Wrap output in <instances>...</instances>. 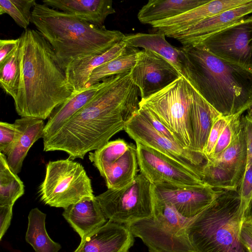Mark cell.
I'll use <instances>...</instances> for the list:
<instances>
[{"mask_svg": "<svg viewBox=\"0 0 252 252\" xmlns=\"http://www.w3.org/2000/svg\"><path fill=\"white\" fill-rule=\"evenodd\" d=\"M140 98L130 71L107 78L92 100L43 141L44 151H62L70 159H83L87 153L100 149L125 129L139 109Z\"/></svg>", "mask_w": 252, "mask_h": 252, "instance_id": "cell-1", "label": "cell"}, {"mask_svg": "<svg viewBox=\"0 0 252 252\" xmlns=\"http://www.w3.org/2000/svg\"><path fill=\"white\" fill-rule=\"evenodd\" d=\"M20 38L21 77L15 108L21 117L44 120L73 90L66 67L38 31L27 29Z\"/></svg>", "mask_w": 252, "mask_h": 252, "instance_id": "cell-2", "label": "cell"}, {"mask_svg": "<svg viewBox=\"0 0 252 252\" xmlns=\"http://www.w3.org/2000/svg\"><path fill=\"white\" fill-rule=\"evenodd\" d=\"M183 76L220 114H242L252 102V71L222 59L200 44L181 48Z\"/></svg>", "mask_w": 252, "mask_h": 252, "instance_id": "cell-3", "label": "cell"}, {"mask_svg": "<svg viewBox=\"0 0 252 252\" xmlns=\"http://www.w3.org/2000/svg\"><path fill=\"white\" fill-rule=\"evenodd\" d=\"M31 22L66 67L74 60L107 51L125 36L119 31L99 27L43 3H36Z\"/></svg>", "mask_w": 252, "mask_h": 252, "instance_id": "cell-4", "label": "cell"}, {"mask_svg": "<svg viewBox=\"0 0 252 252\" xmlns=\"http://www.w3.org/2000/svg\"><path fill=\"white\" fill-rule=\"evenodd\" d=\"M244 217L238 190L222 189L186 226L194 252H251L240 237Z\"/></svg>", "mask_w": 252, "mask_h": 252, "instance_id": "cell-5", "label": "cell"}, {"mask_svg": "<svg viewBox=\"0 0 252 252\" xmlns=\"http://www.w3.org/2000/svg\"><path fill=\"white\" fill-rule=\"evenodd\" d=\"M154 198L153 216L128 225L134 237L140 238L149 252H194L186 232L190 219L154 195Z\"/></svg>", "mask_w": 252, "mask_h": 252, "instance_id": "cell-6", "label": "cell"}, {"mask_svg": "<svg viewBox=\"0 0 252 252\" xmlns=\"http://www.w3.org/2000/svg\"><path fill=\"white\" fill-rule=\"evenodd\" d=\"M192 99L191 85L182 75L161 90L141 99L139 106L151 111L183 146L191 150Z\"/></svg>", "mask_w": 252, "mask_h": 252, "instance_id": "cell-7", "label": "cell"}, {"mask_svg": "<svg viewBox=\"0 0 252 252\" xmlns=\"http://www.w3.org/2000/svg\"><path fill=\"white\" fill-rule=\"evenodd\" d=\"M38 192L45 204L63 209L95 197L91 180L83 165L68 158L47 163Z\"/></svg>", "mask_w": 252, "mask_h": 252, "instance_id": "cell-8", "label": "cell"}, {"mask_svg": "<svg viewBox=\"0 0 252 252\" xmlns=\"http://www.w3.org/2000/svg\"><path fill=\"white\" fill-rule=\"evenodd\" d=\"M109 220L129 224L153 216L154 198L152 184L142 174L119 189H108L95 196Z\"/></svg>", "mask_w": 252, "mask_h": 252, "instance_id": "cell-9", "label": "cell"}, {"mask_svg": "<svg viewBox=\"0 0 252 252\" xmlns=\"http://www.w3.org/2000/svg\"><path fill=\"white\" fill-rule=\"evenodd\" d=\"M89 158L104 178L108 189L131 184L138 171L136 146L118 139L89 154Z\"/></svg>", "mask_w": 252, "mask_h": 252, "instance_id": "cell-10", "label": "cell"}, {"mask_svg": "<svg viewBox=\"0 0 252 252\" xmlns=\"http://www.w3.org/2000/svg\"><path fill=\"white\" fill-rule=\"evenodd\" d=\"M125 131L136 143L151 148L176 160L201 178L204 156L185 148L158 132L139 111L132 117Z\"/></svg>", "mask_w": 252, "mask_h": 252, "instance_id": "cell-11", "label": "cell"}, {"mask_svg": "<svg viewBox=\"0 0 252 252\" xmlns=\"http://www.w3.org/2000/svg\"><path fill=\"white\" fill-rule=\"evenodd\" d=\"M198 44L219 58L252 71V15Z\"/></svg>", "mask_w": 252, "mask_h": 252, "instance_id": "cell-12", "label": "cell"}, {"mask_svg": "<svg viewBox=\"0 0 252 252\" xmlns=\"http://www.w3.org/2000/svg\"><path fill=\"white\" fill-rule=\"evenodd\" d=\"M136 144L140 173L152 184L166 183L181 187L206 185L198 175L176 160L151 148Z\"/></svg>", "mask_w": 252, "mask_h": 252, "instance_id": "cell-13", "label": "cell"}, {"mask_svg": "<svg viewBox=\"0 0 252 252\" xmlns=\"http://www.w3.org/2000/svg\"><path fill=\"white\" fill-rule=\"evenodd\" d=\"M130 75L139 89L141 99L158 92L182 76L163 57L145 49L138 51Z\"/></svg>", "mask_w": 252, "mask_h": 252, "instance_id": "cell-14", "label": "cell"}, {"mask_svg": "<svg viewBox=\"0 0 252 252\" xmlns=\"http://www.w3.org/2000/svg\"><path fill=\"white\" fill-rule=\"evenodd\" d=\"M221 190L213 189L207 185L181 187L166 183L152 184L155 197L171 205L180 216L187 219L200 213Z\"/></svg>", "mask_w": 252, "mask_h": 252, "instance_id": "cell-15", "label": "cell"}, {"mask_svg": "<svg viewBox=\"0 0 252 252\" xmlns=\"http://www.w3.org/2000/svg\"><path fill=\"white\" fill-rule=\"evenodd\" d=\"M134 237L128 225L108 220L81 240L74 252H129Z\"/></svg>", "mask_w": 252, "mask_h": 252, "instance_id": "cell-16", "label": "cell"}, {"mask_svg": "<svg viewBox=\"0 0 252 252\" xmlns=\"http://www.w3.org/2000/svg\"><path fill=\"white\" fill-rule=\"evenodd\" d=\"M250 0H213L175 17L152 24L158 32L170 37L188 30L201 21L223 11L234 8Z\"/></svg>", "mask_w": 252, "mask_h": 252, "instance_id": "cell-17", "label": "cell"}, {"mask_svg": "<svg viewBox=\"0 0 252 252\" xmlns=\"http://www.w3.org/2000/svg\"><path fill=\"white\" fill-rule=\"evenodd\" d=\"M252 13V0L239 7L229 9L207 18L188 30L170 37L183 46L196 44L207 37L246 19Z\"/></svg>", "mask_w": 252, "mask_h": 252, "instance_id": "cell-18", "label": "cell"}, {"mask_svg": "<svg viewBox=\"0 0 252 252\" xmlns=\"http://www.w3.org/2000/svg\"><path fill=\"white\" fill-rule=\"evenodd\" d=\"M127 48L123 40L104 53L92 54L71 62L66 67V74L73 92L77 93L85 88L94 69L121 56Z\"/></svg>", "mask_w": 252, "mask_h": 252, "instance_id": "cell-19", "label": "cell"}, {"mask_svg": "<svg viewBox=\"0 0 252 252\" xmlns=\"http://www.w3.org/2000/svg\"><path fill=\"white\" fill-rule=\"evenodd\" d=\"M63 216L81 240L107 222L95 198H87L63 209Z\"/></svg>", "mask_w": 252, "mask_h": 252, "instance_id": "cell-20", "label": "cell"}, {"mask_svg": "<svg viewBox=\"0 0 252 252\" xmlns=\"http://www.w3.org/2000/svg\"><path fill=\"white\" fill-rule=\"evenodd\" d=\"M43 4L72 14L78 18L99 27L107 16L116 12L111 0H43Z\"/></svg>", "mask_w": 252, "mask_h": 252, "instance_id": "cell-21", "label": "cell"}, {"mask_svg": "<svg viewBox=\"0 0 252 252\" xmlns=\"http://www.w3.org/2000/svg\"><path fill=\"white\" fill-rule=\"evenodd\" d=\"M106 81L107 78L99 83L87 86L77 93L74 92L67 100L56 107L45 124L43 141L54 135L67 121L92 100Z\"/></svg>", "mask_w": 252, "mask_h": 252, "instance_id": "cell-22", "label": "cell"}, {"mask_svg": "<svg viewBox=\"0 0 252 252\" xmlns=\"http://www.w3.org/2000/svg\"><path fill=\"white\" fill-rule=\"evenodd\" d=\"M191 88L193 99L190 119L192 131L191 150L203 155L213 123L221 114L211 106L192 85Z\"/></svg>", "mask_w": 252, "mask_h": 252, "instance_id": "cell-23", "label": "cell"}, {"mask_svg": "<svg viewBox=\"0 0 252 252\" xmlns=\"http://www.w3.org/2000/svg\"><path fill=\"white\" fill-rule=\"evenodd\" d=\"M14 124L20 130L15 145L7 155V160L11 170L15 174L20 172L23 161L32 145L43 138L45 125L43 120L31 117H21Z\"/></svg>", "mask_w": 252, "mask_h": 252, "instance_id": "cell-24", "label": "cell"}, {"mask_svg": "<svg viewBox=\"0 0 252 252\" xmlns=\"http://www.w3.org/2000/svg\"><path fill=\"white\" fill-rule=\"evenodd\" d=\"M206 161L226 171L231 177L235 187L238 189L247 166L246 134L241 119L238 133L232 144L218 157Z\"/></svg>", "mask_w": 252, "mask_h": 252, "instance_id": "cell-25", "label": "cell"}, {"mask_svg": "<svg viewBox=\"0 0 252 252\" xmlns=\"http://www.w3.org/2000/svg\"><path fill=\"white\" fill-rule=\"evenodd\" d=\"M123 41L129 47H140L157 53L167 60L183 75L182 50L167 42L164 33L138 32L127 34L125 35Z\"/></svg>", "mask_w": 252, "mask_h": 252, "instance_id": "cell-26", "label": "cell"}, {"mask_svg": "<svg viewBox=\"0 0 252 252\" xmlns=\"http://www.w3.org/2000/svg\"><path fill=\"white\" fill-rule=\"evenodd\" d=\"M210 0H149L139 11L138 20L152 24L171 18L207 3Z\"/></svg>", "mask_w": 252, "mask_h": 252, "instance_id": "cell-27", "label": "cell"}, {"mask_svg": "<svg viewBox=\"0 0 252 252\" xmlns=\"http://www.w3.org/2000/svg\"><path fill=\"white\" fill-rule=\"evenodd\" d=\"M46 217V214L37 208L30 211L25 239L35 252H58L61 246L48 235L45 227Z\"/></svg>", "mask_w": 252, "mask_h": 252, "instance_id": "cell-28", "label": "cell"}, {"mask_svg": "<svg viewBox=\"0 0 252 252\" xmlns=\"http://www.w3.org/2000/svg\"><path fill=\"white\" fill-rule=\"evenodd\" d=\"M139 51L137 48L128 46L123 55L94 69L87 86L99 83L111 76L130 71L136 63Z\"/></svg>", "mask_w": 252, "mask_h": 252, "instance_id": "cell-29", "label": "cell"}, {"mask_svg": "<svg viewBox=\"0 0 252 252\" xmlns=\"http://www.w3.org/2000/svg\"><path fill=\"white\" fill-rule=\"evenodd\" d=\"M24 191L23 182L11 170L6 155L0 153V206H13Z\"/></svg>", "mask_w": 252, "mask_h": 252, "instance_id": "cell-30", "label": "cell"}, {"mask_svg": "<svg viewBox=\"0 0 252 252\" xmlns=\"http://www.w3.org/2000/svg\"><path fill=\"white\" fill-rule=\"evenodd\" d=\"M20 51L21 40L15 51L4 61L0 63V87L13 99L17 94L20 81Z\"/></svg>", "mask_w": 252, "mask_h": 252, "instance_id": "cell-31", "label": "cell"}, {"mask_svg": "<svg viewBox=\"0 0 252 252\" xmlns=\"http://www.w3.org/2000/svg\"><path fill=\"white\" fill-rule=\"evenodd\" d=\"M36 3L35 0H0V15L8 14L17 25L26 30L31 22V9Z\"/></svg>", "mask_w": 252, "mask_h": 252, "instance_id": "cell-32", "label": "cell"}, {"mask_svg": "<svg viewBox=\"0 0 252 252\" xmlns=\"http://www.w3.org/2000/svg\"><path fill=\"white\" fill-rule=\"evenodd\" d=\"M241 115L232 116L221 133L212 156L207 160L218 157L232 144L240 126Z\"/></svg>", "mask_w": 252, "mask_h": 252, "instance_id": "cell-33", "label": "cell"}, {"mask_svg": "<svg viewBox=\"0 0 252 252\" xmlns=\"http://www.w3.org/2000/svg\"><path fill=\"white\" fill-rule=\"evenodd\" d=\"M20 134V130L14 124L0 122V153L7 156L12 150Z\"/></svg>", "mask_w": 252, "mask_h": 252, "instance_id": "cell-34", "label": "cell"}, {"mask_svg": "<svg viewBox=\"0 0 252 252\" xmlns=\"http://www.w3.org/2000/svg\"><path fill=\"white\" fill-rule=\"evenodd\" d=\"M232 116L220 115L214 122L203 151V155L206 161L212 156L221 133Z\"/></svg>", "mask_w": 252, "mask_h": 252, "instance_id": "cell-35", "label": "cell"}, {"mask_svg": "<svg viewBox=\"0 0 252 252\" xmlns=\"http://www.w3.org/2000/svg\"><path fill=\"white\" fill-rule=\"evenodd\" d=\"M237 190L241 199V208L245 214L252 199V165H247Z\"/></svg>", "mask_w": 252, "mask_h": 252, "instance_id": "cell-36", "label": "cell"}, {"mask_svg": "<svg viewBox=\"0 0 252 252\" xmlns=\"http://www.w3.org/2000/svg\"><path fill=\"white\" fill-rule=\"evenodd\" d=\"M139 111L158 132L181 145L175 135L157 119L151 111L145 107L139 106Z\"/></svg>", "mask_w": 252, "mask_h": 252, "instance_id": "cell-37", "label": "cell"}, {"mask_svg": "<svg viewBox=\"0 0 252 252\" xmlns=\"http://www.w3.org/2000/svg\"><path fill=\"white\" fill-rule=\"evenodd\" d=\"M20 40V37L17 39L0 40V63L4 61L15 51Z\"/></svg>", "mask_w": 252, "mask_h": 252, "instance_id": "cell-38", "label": "cell"}, {"mask_svg": "<svg viewBox=\"0 0 252 252\" xmlns=\"http://www.w3.org/2000/svg\"><path fill=\"white\" fill-rule=\"evenodd\" d=\"M12 205L0 206V239L8 229L12 217Z\"/></svg>", "mask_w": 252, "mask_h": 252, "instance_id": "cell-39", "label": "cell"}, {"mask_svg": "<svg viewBox=\"0 0 252 252\" xmlns=\"http://www.w3.org/2000/svg\"><path fill=\"white\" fill-rule=\"evenodd\" d=\"M246 134L247 146V165H252V121L245 116H241Z\"/></svg>", "mask_w": 252, "mask_h": 252, "instance_id": "cell-40", "label": "cell"}, {"mask_svg": "<svg viewBox=\"0 0 252 252\" xmlns=\"http://www.w3.org/2000/svg\"><path fill=\"white\" fill-rule=\"evenodd\" d=\"M240 237L243 244L252 252V223L243 222Z\"/></svg>", "mask_w": 252, "mask_h": 252, "instance_id": "cell-41", "label": "cell"}, {"mask_svg": "<svg viewBox=\"0 0 252 252\" xmlns=\"http://www.w3.org/2000/svg\"><path fill=\"white\" fill-rule=\"evenodd\" d=\"M243 222L252 223V199L245 213Z\"/></svg>", "mask_w": 252, "mask_h": 252, "instance_id": "cell-42", "label": "cell"}, {"mask_svg": "<svg viewBox=\"0 0 252 252\" xmlns=\"http://www.w3.org/2000/svg\"><path fill=\"white\" fill-rule=\"evenodd\" d=\"M247 113L245 117L252 121V102L247 110Z\"/></svg>", "mask_w": 252, "mask_h": 252, "instance_id": "cell-43", "label": "cell"}]
</instances>
